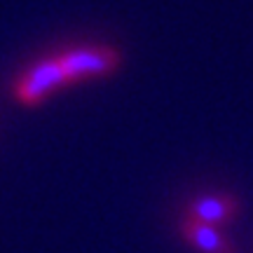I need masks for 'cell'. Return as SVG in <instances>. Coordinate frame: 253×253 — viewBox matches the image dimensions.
I'll use <instances>...</instances> for the list:
<instances>
[{
  "label": "cell",
  "instance_id": "obj_3",
  "mask_svg": "<svg viewBox=\"0 0 253 253\" xmlns=\"http://www.w3.org/2000/svg\"><path fill=\"white\" fill-rule=\"evenodd\" d=\"M237 211H239V204H237L235 197H230V195H204V197H197L188 207V216L192 220L204 223V225L218 227L227 220H232V216H237Z\"/></svg>",
  "mask_w": 253,
  "mask_h": 253
},
{
  "label": "cell",
  "instance_id": "obj_2",
  "mask_svg": "<svg viewBox=\"0 0 253 253\" xmlns=\"http://www.w3.org/2000/svg\"><path fill=\"white\" fill-rule=\"evenodd\" d=\"M63 71L71 82L84 80V78H101L108 75L120 66V54L110 47H82L71 49L59 56Z\"/></svg>",
  "mask_w": 253,
  "mask_h": 253
},
{
  "label": "cell",
  "instance_id": "obj_1",
  "mask_svg": "<svg viewBox=\"0 0 253 253\" xmlns=\"http://www.w3.org/2000/svg\"><path fill=\"white\" fill-rule=\"evenodd\" d=\"M63 84H71V80L63 71L59 56L42 59L19 75V80L14 82V96L24 106H36Z\"/></svg>",
  "mask_w": 253,
  "mask_h": 253
},
{
  "label": "cell",
  "instance_id": "obj_4",
  "mask_svg": "<svg viewBox=\"0 0 253 253\" xmlns=\"http://www.w3.org/2000/svg\"><path fill=\"white\" fill-rule=\"evenodd\" d=\"M183 235H185V239L195 249H199L202 253H235L232 244L218 232V227L204 225V223L192 220V218H188L183 223Z\"/></svg>",
  "mask_w": 253,
  "mask_h": 253
}]
</instances>
